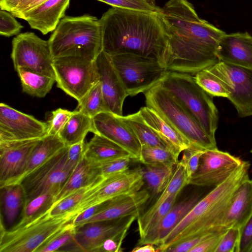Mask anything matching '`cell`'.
<instances>
[{
	"label": "cell",
	"mask_w": 252,
	"mask_h": 252,
	"mask_svg": "<svg viewBox=\"0 0 252 252\" xmlns=\"http://www.w3.org/2000/svg\"><path fill=\"white\" fill-rule=\"evenodd\" d=\"M67 154L65 146L22 180L24 205L41 194L59 192L76 166L68 162Z\"/></svg>",
	"instance_id": "obj_10"
},
{
	"label": "cell",
	"mask_w": 252,
	"mask_h": 252,
	"mask_svg": "<svg viewBox=\"0 0 252 252\" xmlns=\"http://www.w3.org/2000/svg\"><path fill=\"white\" fill-rule=\"evenodd\" d=\"M39 140L0 142V188L11 184L22 174Z\"/></svg>",
	"instance_id": "obj_18"
},
{
	"label": "cell",
	"mask_w": 252,
	"mask_h": 252,
	"mask_svg": "<svg viewBox=\"0 0 252 252\" xmlns=\"http://www.w3.org/2000/svg\"><path fill=\"white\" fill-rule=\"evenodd\" d=\"M65 146L59 135H47L40 139L23 172L10 185L20 184L28 175L47 162Z\"/></svg>",
	"instance_id": "obj_27"
},
{
	"label": "cell",
	"mask_w": 252,
	"mask_h": 252,
	"mask_svg": "<svg viewBox=\"0 0 252 252\" xmlns=\"http://www.w3.org/2000/svg\"><path fill=\"white\" fill-rule=\"evenodd\" d=\"M112 7L147 12L158 13L161 8L157 6L155 0H97Z\"/></svg>",
	"instance_id": "obj_42"
},
{
	"label": "cell",
	"mask_w": 252,
	"mask_h": 252,
	"mask_svg": "<svg viewBox=\"0 0 252 252\" xmlns=\"http://www.w3.org/2000/svg\"><path fill=\"white\" fill-rule=\"evenodd\" d=\"M144 122L149 126L179 156L185 149L192 146L190 142L166 119L147 106L139 110Z\"/></svg>",
	"instance_id": "obj_25"
},
{
	"label": "cell",
	"mask_w": 252,
	"mask_h": 252,
	"mask_svg": "<svg viewBox=\"0 0 252 252\" xmlns=\"http://www.w3.org/2000/svg\"><path fill=\"white\" fill-rule=\"evenodd\" d=\"M144 165L141 167L144 182L154 194L161 193L170 182L176 165Z\"/></svg>",
	"instance_id": "obj_33"
},
{
	"label": "cell",
	"mask_w": 252,
	"mask_h": 252,
	"mask_svg": "<svg viewBox=\"0 0 252 252\" xmlns=\"http://www.w3.org/2000/svg\"><path fill=\"white\" fill-rule=\"evenodd\" d=\"M74 113L66 109L59 108L52 112L48 121V135H58L64 127Z\"/></svg>",
	"instance_id": "obj_45"
},
{
	"label": "cell",
	"mask_w": 252,
	"mask_h": 252,
	"mask_svg": "<svg viewBox=\"0 0 252 252\" xmlns=\"http://www.w3.org/2000/svg\"><path fill=\"white\" fill-rule=\"evenodd\" d=\"M138 215L109 220L86 223L75 227L72 241L60 252H98L105 241L124 238Z\"/></svg>",
	"instance_id": "obj_11"
},
{
	"label": "cell",
	"mask_w": 252,
	"mask_h": 252,
	"mask_svg": "<svg viewBox=\"0 0 252 252\" xmlns=\"http://www.w3.org/2000/svg\"><path fill=\"white\" fill-rule=\"evenodd\" d=\"M251 152L252 153V149L251 150Z\"/></svg>",
	"instance_id": "obj_57"
},
{
	"label": "cell",
	"mask_w": 252,
	"mask_h": 252,
	"mask_svg": "<svg viewBox=\"0 0 252 252\" xmlns=\"http://www.w3.org/2000/svg\"><path fill=\"white\" fill-rule=\"evenodd\" d=\"M77 110L93 118L103 112H108L105 105L100 81L78 101Z\"/></svg>",
	"instance_id": "obj_35"
},
{
	"label": "cell",
	"mask_w": 252,
	"mask_h": 252,
	"mask_svg": "<svg viewBox=\"0 0 252 252\" xmlns=\"http://www.w3.org/2000/svg\"><path fill=\"white\" fill-rule=\"evenodd\" d=\"M29 0H0V9L13 14L19 10Z\"/></svg>",
	"instance_id": "obj_54"
},
{
	"label": "cell",
	"mask_w": 252,
	"mask_h": 252,
	"mask_svg": "<svg viewBox=\"0 0 252 252\" xmlns=\"http://www.w3.org/2000/svg\"><path fill=\"white\" fill-rule=\"evenodd\" d=\"M217 55L219 62L252 68V36L248 32L225 34L219 42Z\"/></svg>",
	"instance_id": "obj_21"
},
{
	"label": "cell",
	"mask_w": 252,
	"mask_h": 252,
	"mask_svg": "<svg viewBox=\"0 0 252 252\" xmlns=\"http://www.w3.org/2000/svg\"><path fill=\"white\" fill-rule=\"evenodd\" d=\"M100 176L96 164L90 162L84 157L62 188L53 197L50 208L72 192L93 183Z\"/></svg>",
	"instance_id": "obj_26"
},
{
	"label": "cell",
	"mask_w": 252,
	"mask_h": 252,
	"mask_svg": "<svg viewBox=\"0 0 252 252\" xmlns=\"http://www.w3.org/2000/svg\"><path fill=\"white\" fill-rule=\"evenodd\" d=\"M131 159L130 157L119 158L96 164L99 174L111 176L123 173L128 169Z\"/></svg>",
	"instance_id": "obj_44"
},
{
	"label": "cell",
	"mask_w": 252,
	"mask_h": 252,
	"mask_svg": "<svg viewBox=\"0 0 252 252\" xmlns=\"http://www.w3.org/2000/svg\"><path fill=\"white\" fill-rule=\"evenodd\" d=\"M144 183L140 166L133 169H128L119 174L105 177L100 184L70 212L76 217L92 206L135 192L141 189Z\"/></svg>",
	"instance_id": "obj_13"
},
{
	"label": "cell",
	"mask_w": 252,
	"mask_h": 252,
	"mask_svg": "<svg viewBox=\"0 0 252 252\" xmlns=\"http://www.w3.org/2000/svg\"><path fill=\"white\" fill-rule=\"evenodd\" d=\"M243 162L239 158L218 148L206 150L200 157L197 170L192 177L189 185L199 187L218 186Z\"/></svg>",
	"instance_id": "obj_16"
},
{
	"label": "cell",
	"mask_w": 252,
	"mask_h": 252,
	"mask_svg": "<svg viewBox=\"0 0 252 252\" xmlns=\"http://www.w3.org/2000/svg\"><path fill=\"white\" fill-rule=\"evenodd\" d=\"M252 215V182L245 180L236 190L223 218L221 225L240 228Z\"/></svg>",
	"instance_id": "obj_24"
},
{
	"label": "cell",
	"mask_w": 252,
	"mask_h": 252,
	"mask_svg": "<svg viewBox=\"0 0 252 252\" xmlns=\"http://www.w3.org/2000/svg\"><path fill=\"white\" fill-rule=\"evenodd\" d=\"M84 141L68 146L67 159L71 164L76 166L84 157Z\"/></svg>",
	"instance_id": "obj_51"
},
{
	"label": "cell",
	"mask_w": 252,
	"mask_h": 252,
	"mask_svg": "<svg viewBox=\"0 0 252 252\" xmlns=\"http://www.w3.org/2000/svg\"><path fill=\"white\" fill-rule=\"evenodd\" d=\"M104 176L100 175L94 182L71 193L50 208L51 215H58L71 211L87 195L90 193L102 181Z\"/></svg>",
	"instance_id": "obj_38"
},
{
	"label": "cell",
	"mask_w": 252,
	"mask_h": 252,
	"mask_svg": "<svg viewBox=\"0 0 252 252\" xmlns=\"http://www.w3.org/2000/svg\"><path fill=\"white\" fill-rule=\"evenodd\" d=\"M178 194L170 197L154 213L146 218L137 217L138 230L140 238L156 228L174 205Z\"/></svg>",
	"instance_id": "obj_37"
},
{
	"label": "cell",
	"mask_w": 252,
	"mask_h": 252,
	"mask_svg": "<svg viewBox=\"0 0 252 252\" xmlns=\"http://www.w3.org/2000/svg\"><path fill=\"white\" fill-rule=\"evenodd\" d=\"M123 238H109L104 242L98 252H117L122 251Z\"/></svg>",
	"instance_id": "obj_53"
},
{
	"label": "cell",
	"mask_w": 252,
	"mask_h": 252,
	"mask_svg": "<svg viewBox=\"0 0 252 252\" xmlns=\"http://www.w3.org/2000/svg\"><path fill=\"white\" fill-rule=\"evenodd\" d=\"M47 0H29L19 10L12 15L15 17L21 19L24 14L34 9Z\"/></svg>",
	"instance_id": "obj_55"
},
{
	"label": "cell",
	"mask_w": 252,
	"mask_h": 252,
	"mask_svg": "<svg viewBox=\"0 0 252 252\" xmlns=\"http://www.w3.org/2000/svg\"></svg>",
	"instance_id": "obj_59"
},
{
	"label": "cell",
	"mask_w": 252,
	"mask_h": 252,
	"mask_svg": "<svg viewBox=\"0 0 252 252\" xmlns=\"http://www.w3.org/2000/svg\"><path fill=\"white\" fill-rule=\"evenodd\" d=\"M178 157L169 149L142 145L139 161L144 165L173 166L178 163Z\"/></svg>",
	"instance_id": "obj_36"
},
{
	"label": "cell",
	"mask_w": 252,
	"mask_h": 252,
	"mask_svg": "<svg viewBox=\"0 0 252 252\" xmlns=\"http://www.w3.org/2000/svg\"><path fill=\"white\" fill-rule=\"evenodd\" d=\"M152 244L138 246L132 250V252H156L157 249Z\"/></svg>",
	"instance_id": "obj_56"
},
{
	"label": "cell",
	"mask_w": 252,
	"mask_h": 252,
	"mask_svg": "<svg viewBox=\"0 0 252 252\" xmlns=\"http://www.w3.org/2000/svg\"><path fill=\"white\" fill-rule=\"evenodd\" d=\"M206 150H203L193 145L184 150L181 161L184 164L186 180L189 185L190 180L197 170L200 158Z\"/></svg>",
	"instance_id": "obj_43"
},
{
	"label": "cell",
	"mask_w": 252,
	"mask_h": 252,
	"mask_svg": "<svg viewBox=\"0 0 252 252\" xmlns=\"http://www.w3.org/2000/svg\"><path fill=\"white\" fill-rule=\"evenodd\" d=\"M84 157L95 164L122 157H130L132 158L127 151L98 133H94L93 137L85 144Z\"/></svg>",
	"instance_id": "obj_28"
},
{
	"label": "cell",
	"mask_w": 252,
	"mask_h": 252,
	"mask_svg": "<svg viewBox=\"0 0 252 252\" xmlns=\"http://www.w3.org/2000/svg\"><path fill=\"white\" fill-rule=\"evenodd\" d=\"M75 231L73 221L69 223L63 230L39 248L36 252L60 251L73 240Z\"/></svg>",
	"instance_id": "obj_41"
},
{
	"label": "cell",
	"mask_w": 252,
	"mask_h": 252,
	"mask_svg": "<svg viewBox=\"0 0 252 252\" xmlns=\"http://www.w3.org/2000/svg\"><path fill=\"white\" fill-rule=\"evenodd\" d=\"M107 201L103 203L92 206L82 212L78 214L73 220V224L75 227H77L91 218L92 216L102 209L106 204Z\"/></svg>",
	"instance_id": "obj_52"
},
{
	"label": "cell",
	"mask_w": 252,
	"mask_h": 252,
	"mask_svg": "<svg viewBox=\"0 0 252 252\" xmlns=\"http://www.w3.org/2000/svg\"><path fill=\"white\" fill-rule=\"evenodd\" d=\"M194 78L197 84L211 96L227 98L229 95L223 83L208 67L196 73Z\"/></svg>",
	"instance_id": "obj_39"
},
{
	"label": "cell",
	"mask_w": 252,
	"mask_h": 252,
	"mask_svg": "<svg viewBox=\"0 0 252 252\" xmlns=\"http://www.w3.org/2000/svg\"><path fill=\"white\" fill-rule=\"evenodd\" d=\"M229 92L227 98L240 117L252 116V68L219 62L208 67Z\"/></svg>",
	"instance_id": "obj_14"
},
{
	"label": "cell",
	"mask_w": 252,
	"mask_h": 252,
	"mask_svg": "<svg viewBox=\"0 0 252 252\" xmlns=\"http://www.w3.org/2000/svg\"><path fill=\"white\" fill-rule=\"evenodd\" d=\"M252 215L240 228V238L237 252H252Z\"/></svg>",
	"instance_id": "obj_49"
},
{
	"label": "cell",
	"mask_w": 252,
	"mask_h": 252,
	"mask_svg": "<svg viewBox=\"0 0 252 252\" xmlns=\"http://www.w3.org/2000/svg\"><path fill=\"white\" fill-rule=\"evenodd\" d=\"M119 116L131 128L141 146L160 147L175 153L171 147L144 122L139 111L126 116Z\"/></svg>",
	"instance_id": "obj_31"
},
{
	"label": "cell",
	"mask_w": 252,
	"mask_h": 252,
	"mask_svg": "<svg viewBox=\"0 0 252 252\" xmlns=\"http://www.w3.org/2000/svg\"><path fill=\"white\" fill-rule=\"evenodd\" d=\"M150 197V194L147 189H141L135 192L112 199L108 201L102 209L80 225L133 215H139L140 210Z\"/></svg>",
	"instance_id": "obj_20"
},
{
	"label": "cell",
	"mask_w": 252,
	"mask_h": 252,
	"mask_svg": "<svg viewBox=\"0 0 252 252\" xmlns=\"http://www.w3.org/2000/svg\"><path fill=\"white\" fill-rule=\"evenodd\" d=\"M74 218L70 212L51 215L49 208L9 229L1 225L0 252H36Z\"/></svg>",
	"instance_id": "obj_5"
},
{
	"label": "cell",
	"mask_w": 252,
	"mask_h": 252,
	"mask_svg": "<svg viewBox=\"0 0 252 252\" xmlns=\"http://www.w3.org/2000/svg\"><path fill=\"white\" fill-rule=\"evenodd\" d=\"M55 194L47 192L33 198L23 207L22 217L19 221H24L37 214L50 208Z\"/></svg>",
	"instance_id": "obj_40"
},
{
	"label": "cell",
	"mask_w": 252,
	"mask_h": 252,
	"mask_svg": "<svg viewBox=\"0 0 252 252\" xmlns=\"http://www.w3.org/2000/svg\"><path fill=\"white\" fill-rule=\"evenodd\" d=\"M225 228L223 227L221 229ZM221 229L213 232H210L203 234L202 235L191 238L188 240L183 241L175 245H174L168 249L165 252H190L193 248L209 238L216 233Z\"/></svg>",
	"instance_id": "obj_48"
},
{
	"label": "cell",
	"mask_w": 252,
	"mask_h": 252,
	"mask_svg": "<svg viewBox=\"0 0 252 252\" xmlns=\"http://www.w3.org/2000/svg\"><path fill=\"white\" fill-rule=\"evenodd\" d=\"M11 58L15 69L24 67L55 79L48 41L34 32L19 33L13 39Z\"/></svg>",
	"instance_id": "obj_12"
},
{
	"label": "cell",
	"mask_w": 252,
	"mask_h": 252,
	"mask_svg": "<svg viewBox=\"0 0 252 252\" xmlns=\"http://www.w3.org/2000/svg\"><path fill=\"white\" fill-rule=\"evenodd\" d=\"M146 106L166 119L192 145L203 150L217 149L212 137L160 82L144 93Z\"/></svg>",
	"instance_id": "obj_7"
},
{
	"label": "cell",
	"mask_w": 252,
	"mask_h": 252,
	"mask_svg": "<svg viewBox=\"0 0 252 252\" xmlns=\"http://www.w3.org/2000/svg\"><path fill=\"white\" fill-rule=\"evenodd\" d=\"M24 28L10 12L0 10V34L6 37L17 35Z\"/></svg>",
	"instance_id": "obj_46"
},
{
	"label": "cell",
	"mask_w": 252,
	"mask_h": 252,
	"mask_svg": "<svg viewBox=\"0 0 252 252\" xmlns=\"http://www.w3.org/2000/svg\"><path fill=\"white\" fill-rule=\"evenodd\" d=\"M99 20L102 51L106 54L131 53L152 58L166 68L169 38L159 12L112 7Z\"/></svg>",
	"instance_id": "obj_2"
},
{
	"label": "cell",
	"mask_w": 252,
	"mask_h": 252,
	"mask_svg": "<svg viewBox=\"0 0 252 252\" xmlns=\"http://www.w3.org/2000/svg\"><path fill=\"white\" fill-rule=\"evenodd\" d=\"M47 122L0 104V142L40 139L48 135Z\"/></svg>",
	"instance_id": "obj_15"
},
{
	"label": "cell",
	"mask_w": 252,
	"mask_h": 252,
	"mask_svg": "<svg viewBox=\"0 0 252 252\" xmlns=\"http://www.w3.org/2000/svg\"><path fill=\"white\" fill-rule=\"evenodd\" d=\"M251 181H252V179Z\"/></svg>",
	"instance_id": "obj_58"
},
{
	"label": "cell",
	"mask_w": 252,
	"mask_h": 252,
	"mask_svg": "<svg viewBox=\"0 0 252 252\" xmlns=\"http://www.w3.org/2000/svg\"><path fill=\"white\" fill-rule=\"evenodd\" d=\"M57 86L79 101L99 81L95 60L76 57L53 59Z\"/></svg>",
	"instance_id": "obj_9"
},
{
	"label": "cell",
	"mask_w": 252,
	"mask_h": 252,
	"mask_svg": "<svg viewBox=\"0 0 252 252\" xmlns=\"http://www.w3.org/2000/svg\"><path fill=\"white\" fill-rule=\"evenodd\" d=\"M187 183L184 164L180 160L177 164L172 177L164 190L161 193L156 201L144 213L138 216L146 218L154 213L170 197L179 194Z\"/></svg>",
	"instance_id": "obj_34"
},
{
	"label": "cell",
	"mask_w": 252,
	"mask_h": 252,
	"mask_svg": "<svg viewBox=\"0 0 252 252\" xmlns=\"http://www.w3.org/2000/svg\"><path fill=\"white\" fill-rule=\"evenodd\" d=\"M1 204L6 224L11 226L15 223L25 201V193L20 184L0 188Z\"/></svg>",
	"instance_id": "obj_32"
},
{
	"label": "cell",
	"mask_w": 252,
	"mask_h": 252,
	"mask_svg": "<svg viewBox=\"0 0 252 252\" xmlns=\"http://www.w3.org/2000/svg\"><path fill=\"white\" fill-rule=\"evenodd\" d=\"M239 238L240 228H228L222 235L215 252H237Z\"/></svg>",
	"instance_id": "obj_47"
},
{
	"label": "cell",
	"mask_w": 252,
	"mask_h": 252,
	"mask_svg": "<svg viewBox=\"0 0 252 252\" xmlns=\"http://www.w3.org/2000/svg\"><path fill=\"white\" fill-rule=\"evenodd\" d=\"M200 199V195L196 193L174 204L156 228L139 239L138 246L152 244L158 247Z\"/></svg>",
	"instance_id": "obj_23"
},
{
	"label": "cell",
	"mask_w": 252,
	"mask_h": 252,
	"mask_svg": "<svg viewBox=\"0 0 252 252\" xmlns=\"http://www.w3.org/2000/svg\"><path fill=\"white\" fill-rule=\"evenodd\" d=\"M95 133L92 118L79 110L74 113L59 133V136L66 146L84 141L88 132Z\"/></svg>",
	"instance_id": "obj_29"
},
{
	"label": "cell",
	"mask_w": 252,
	"mask_h": 252,
	"mask_svg": "<svg viewBox=\"0 0 252 252\" xmlns=\"http://www.w3.org/2000/svg\"><path fill=\"white\" fill-rule=\"evenodd\" d=\"M15 70L20 79L23 91L33 96H45L51 90L56 82L55 78L28 68L21 67Z\"/></svg>",
	"instance_id": "obj_30"
},
{
	"label": "cell",
	"mask_w": 252,
	"mask_h": 252,
	"mask_svg": "<svg viewBox=\"0 0 252 252\" xmlns=\"http://www.w3.org/2000/svg\"><path fill=\"white\" fill-rule=\"evenodd\" d=\"M227 229L224 228L221 229L193 248L190 252H215L222 235Z\"/></svg>",
	"instance_id": "obj_50"
},
{
	"label": "cell",
	"mask_w": 252,
	"mask_h": 252,
	"mask_svg": "<svg viewBox=\"0 0 252 252\" xmlns=\"http://www.w3.org/2000/svg\"><path fill=\"white\" fill-rule=\"evenodd\" d=\"M70 0H48L24 14L21 19L26 21L32 29L43 34L53 32L65 16Z\"/></svg>",
	"instance_id": "obj_22"
},
{
	"label": "cell",
	"mask_w": 252,
	"mask_h": 252,
	"mask_svg": "<svg viewBox=\"0 0 252 252\" xmlns=\"http://www.w3.org/2000/svg\"><path fill=\"white\" fill-rule=\"evenodd\" d=\"M197 120L205 131L215 137L219 115L211 95L195 82L191 74L168 71L160 82Z\"/></svg>",
	"instance_id": "obj_6"
},
{
	"label": "cell",
	"mask_w": 252,
	"mask_h": 252,
	"mask_svg": "<svg viewBox=\"0 0 252 252\" xmlns=\"http://www.w3.org/2000/svg\"><path fill=\"white\" fill-rule=\"evenodd\" d=\"M250 165L243 161L223 182L200 198L163 240L157 252H165L183 241L224 227L221 225L223 218L236 190L249 178Z\"/></svg>",
	"instance_id": "obj_3"
},
{
	"label": "cell",
	"mask_w": 252,
	"mask_h": 252,
	"mask_svg": "<svg viewBox=\"0 0 252 252\" xmlns=\"http://www.w3.org/2000/svg\"><path fill=\"white\" fill-rule=\"evenodd\" d=\"M105 103L108 112L123 115V106L128 96L110 57L103 51L95 60Z\"/></svg>",
	"instance_id": "obj_19"
},
{
	"label": "cell",
	"mask_w": 252,
	"mask_h": 252,
	"mask_svg": "<svg viewBox=\"0 0 252 252\" xmlns=\"http://www.w3.org/2000/svg\"><path fill=\"white\" fill-rule=\"evenodd\" d=\"M159 16L169 38L168 71L195 75L219 62L217 51L226 34L200 18L187 0H169Z\"/></svg>",
	"instance_id": "obj_1"
},
{
	"label": "cell",
	"mask_w": 252,
	"mask_h": 252,
	"mask_svg": "<svg viewBox=\"0 0 252 252\" xmlns=\"http://www.w3.org/2000/svg\"><path fill=\"white\" fill-rule=\"evenodd\" d=\"M109 57L128 96L144 93L160 82L168 71L154 58L131 53Z\"/></svg>",
	"instance_id": "obj_8"
},
{
	"label": "cell",
	"mask_w": 252,
	"mask_h": 252,
	"mask_svg": "<svg viewBox=\"0 0 252 252\" xmlns=\"http://www.w3.org/2000/svg\"><path fill=\"white\" fill-rule=\"evenodd\" d=\"M48 41L53 59L76 57L95 60L102 51L99 20L89 14L64 16Z\"/></svg>",
	"instance_id": "obj_4"
},
{
	"label": "cell",
	"mask_w": 252,
	"mask_h": 252,
	"mask_svg": "<svg viewBox=\"0 0 252 252\" xmlns=\"http://www.w3.org/2000/svg\"><path fill=\"white\" fill-rule=\"evenodd\" d=\"M95 133L99 134L127 151L132 159L139 161L141 145L131 128L110 112H103L93 118Z\"/></svg>",
	"instance_id": "obj_17"
}]
</instances>
